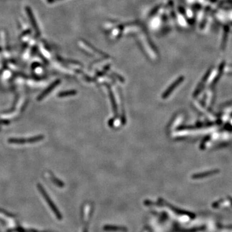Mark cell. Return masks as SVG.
<instances>
[{"label": "cell", "instance_id": "obj_1", "mask_svg": "<svg viewBox=\"0 0 232 232\" xmlns=\"http://www.w3.org/2000/svg\"><path fill=\"white\" fill-rule=\"evenodd\" d=\"M43 138V137L41 136H35V137H29V138H21V139L14 138V139H10L8 140V142L14 143V144H24L27 143H35V142H38L42 140Z\"/></svg>", "mask_w": 232, "mask_h": 232}, {"label": "cell", "instance_id": "obj_2", "mask_svg": "<svg viewBox=\"0 0 232 232\" xmlns=\"http://www.w3.org/2000/svg\"><path fill=\"white\" fill-rule=\"evenodd\" d=\"M38 188H39V192H41V193H42V195H43V197L45 198V199L46 200V202L48 203V204H49V205L50 207L52 208V210H53V211H54V212L55 214V215L58 216V210H56V208H55V206L54 205V204L52 203V201H51L49 197L48 194L46 193V192L45 191V190L43 189V188L42 187H41V185L39 184V185H38Z\"/></svg>", "mask_w": 232, "mask_h": 232}, {"label": "cell", "instance_id": "obj_3", "mask_svg": "<svg viewBox=\"0 0 232 232\" xmlns=\"http://www.w3.org/2000/svg\"><path fill=\"white\" fill-rule=\"evenodd\" d=\"M183 77H180V78H179L176 81H175L166 90V91L163 94V99H165V98L167 97L170 94H171L172 91L180 83V82L183 81Z\"/></svg>", "mask_w": 232, "mask_h": 232}, {"label": "cell", "instance_id": "obj_4", "mask_svg": "<svg viewBox=\"0 0 232 232\" xmlns=\"http://www.w3.org/2000/svg\"><path fill=\"white\" fill-rule=\"evenodd\" d=\"M59 83V81H55V82H54L52 84L50 85L48 87V89H46L42 93V94H41L38 97V100H41V99H43V98H44L46 96H47V95L49 94V93H50L52 90L57 85H58Z\"/></svg>", "mask_w": 232, "mask_h": 232}, {"label": "cell", "instance_id": "obj_5", "mask_svg": "<svg viewBox=\"0 0 232 232\" xmlns=\"http://www.w3.org/2000/svg\"><path fill=\"white\" fill-rule=\"evenodd\" d=\"M76 94V92L75 90H69V91H65L63 92H60L58 96L59 97H66L69 96H73Z\"/></svg>", "mask_w": 232, "mask_h": 232}]
</instances>
